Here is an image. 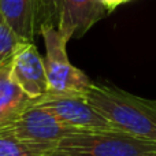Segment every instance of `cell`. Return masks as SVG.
Listing matches in <instances>:
<instances>
[{
    "label": "cell",
    "instance_id": "cell-1",
    "mask_svg": "<svg viewBox=\"0 0 156 156\" xmlns=\"http://www.w3.org/2000/svg\"><path fill=\"white\" fill-rule=\"evenodd\" d=\"M86 100L116 129L156 143V100L92 82Z\"/></svg>",
    "mask_w": 156,
    "mask_h": 156
},
{
    "label": "cell",
    "instance_id": "cell-2",
    "mask_svg": "<svg viewBox=\"0 0 156 156\" xmlns=\"http://www.w3.org/2000/svg\"><path fill=\"white\" fill-rule=\"evenodd\" d=\"M54 151L67 156H156V143L119 129L97 130L69 136Z\"/></svg>",
    "mask_w": 156,
    "mask_h": 156
},
{
    "label": "cell",
    "instance_id": "cell-3",
    "mask_svg": "<svg viewBox=\"0 0 156 156\" xmlns=\"http://www.w3.org/2000/svg\"><path fill=\"white\" fill-rule=\"evenodd\" d=\"M110 12L101 0H36V27L51 26L69 41L80 38Z\"/></svg>",
    "mask_w": 156,
    "mask_h": 156
},
{
    "label": "cell",
    "instance_id": "cell-4",
    "mask_svg": "<svg viewBox=\"0 0 156 156\" xmlns=\"http://www.w3.org/2000/svg\"><path fill=\"white\" fill-rule=\"evenodd\" d=\"M45 43V73L51 93L80 94L86 96L92 81L82 70L71 65L67 56L69 40L51 26H43L38 30Z\"/></svg>",
    "mask_w": 156,
    "mask_h": 156
},
{
    "label": "cell",
    "instance_id": "cell-5",
    "mask_svg": "<svg viewBox=\"0 0 156 156\" xmlns=\"http://www.w3.org/2000/svg\"><path fill=\"white\" fill-rule=\"evenodd\" d=\"M32 104L45 108L66 126H70L80 132L116 129L86 100V96L48 92L44 96L32 100Z\"/></svg>",
    "mask_w": 156,
    "mask_h": 156
},
{
    "label": "cell",
    "instance_id": "cell-6",
    "mask_svg": "<svg viewBox=\"0 0 156 156\" xmlns=\"http://www.w3.org/2000/svg\"><path fill=\"white\" fill-rule=\"evenodd\" d=\"M2 132L15 136L19 140L56 148L63 138L80 133V130L66 126L45 108L30 104L18 118L0 127Z\"/></svg>",
    "mask_w": 156,
    "mask_h": 156
},
{
    "label": "cell",
    "instance_id": "cell-7",
    "mask_svg": "<svg viewBox=\"0 0 156 156\" xmlns=\"http://www.w3.org/2000/svg\"><path fill=\"white\" fill-rule=\"evenodd\" d=\"M11 74L18 86L32 100L48 93L44 59L34 43H22L11 59Z\"/></svg>",
    "mask_w": 156,
    "mask_h": 156
},
{
    "label": "cell",
    "instance_id": "cell-8",
    "mask_svg": "<svg viewBox=\"0 0 156 156\" xmlns=\"http://www.w3.org/2000/svg\"><path fill=\"white\" fill-rule=\"evenodd\" d=\"M32 99L18 86L11 74V60L0 66V127L18 118Z\"/></svg>",
    "mask_w": 156,
    "mask_h": 156
},
{
    "label": "cell",
    "instance_id": "cell-9",
    "mask_svg": "<svg viewBox=\"0 0 156 156\" xmlns=\"http://www.w3.org/2000/svg\"><path fill=\"white\" fill-rule=\"evenodd\" d=\"M0 14L22 41H34L36 0H0Z\"/></svg>",
    "mask_w": 156,
    "mask_h": 156
},
{
    "label": "cell",
    "instance_id": "cell-10",
    "mask_svg": "<svg viewBox=\"0 0 156 156\" xmlns=\"http://www.w3.org/2000/svg\"><path fill=\"white\" fill-rule=\"evenodd\" d=\"M55 148L19 140L15 136L0 130V156H43Z\"/></svg>",
    "mask_w": 156,
    "mask_h": 156
},
{
    "label": "cell",
    "instance_id": "cell-11",
    "mask_svg": "<svg viewBox=\"0 0 156 156\" xmlns=\"http://www.w3.org/2000/svg\"><path fill=\"white\" fill-rule=\"evenodd\" d=\"M25 43L16 36V33L11 29L0 14V66L12 59L16 49Z\"/></svg>",
    "mask_w": 156,
    "mask_h": 156
},
{
    "label": "cell",
    "instance_id": "cell-12",
    "mask_svg": "<svg viewBox=\"0 0 156 156\" xmlns=\"http://www.w3.org/2000/svg\"><path fill=\"white\" fill-rule=\"evenodd\" d=\"M101 2L104 3V5L108 8V10L112 11L114 8H116L118 5L123 4V3H126V2H129V0H101Z\"/></svg>",
    "mask_w": 156,
    "mask_h": 156
},
{
    "label": "cell",
    "instance_id": "cell-13",
    "mask_svg": "<svg viewBox=\"0 0 156 156\" xmlns=\"http://www.w3.org/2000/svg\"><path fill=\"white\" fill-rule=\"evenodd\" d=\"M43 156H67V155L59 154V152H56V151H51V152H47V154H44Z\"/></svg>",
    "mask_w": 156,
    "mask_h": 156
}]
</instances>
